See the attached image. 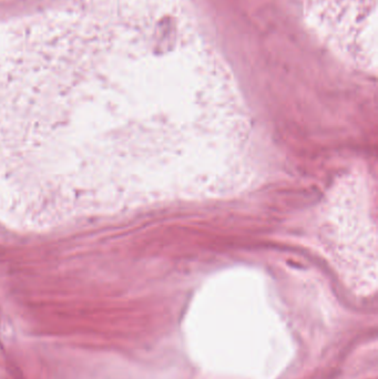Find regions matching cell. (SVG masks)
<instances>
[{
    "instance_id": "obj_1",
    "label": "cell",
    "mask_w": 378,
    "mask_h": 379,
    "mask_svg": "<svg viewBox=\"0 0 378 379\" xmlns=\"http://www.w3.org/2000/svg\"><path fill=\"white\" fill-rule=\"evenodd\" d=\"M362 186L344 183L333 194L327 221L330 241L343 265H376V248H371L368 210ZM375 246V245H373Z\"/></svg>"
}]
</instances>
